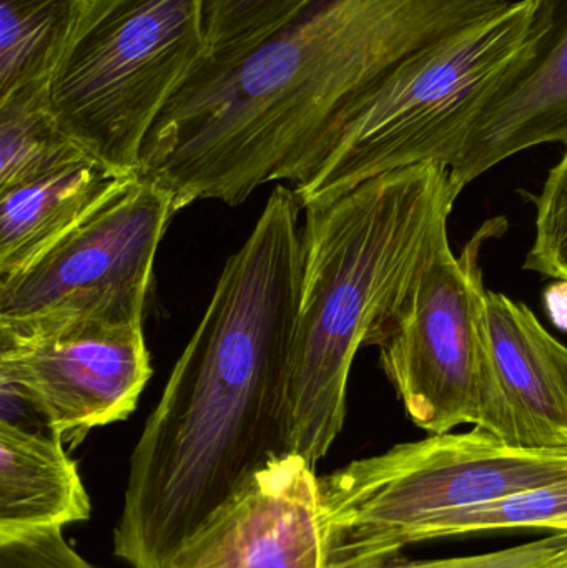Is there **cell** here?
<instances>
[{"label": "cell", "mask_w": 567, "mask_h": 568, "mask_svg": "<svg viewBox=\"0 0 567 568\" xmlns=\"http://www.w3.org/2000/svg\"><path fill=\"white\" fill-rule=\"evenodd\" d=\"M300 212L293 190L275 186L143 426L113 537L130 567L169 568L260 473L298 456L290 383Z\"/></svg>", "instance_id": "1"}, {"label": "cell", "mask_w": 567, "mask_h": 568, "mask_svg": "<svg viewBox=\"0 0 567 568\" xmlns=\"http://www.w3.org/2000/svg\"><path fill=\"white\" fill-rule=\"evenodd\" d=\"M508 0H308L225 62L203 57L146 135L140 175L173 193L242 205L272 182L298 185L340 123L393 73Z\"/></svg>", "instance_id": "2"}, {"label": "cell", "mask_w": 567, "mask_h": 568, "mask_svg": "<svg viewBox=\"0 0 567 568\" xmlns=\"http://www.w3.org/2000/svg\"><path fill=\"white\" fill-rule=\"evenodd\" d=\"M458 196L448 166L429 162L303 209L290 403L298 456L313 466L342 433L356 353L373 346Z\"/></svg>", "instance_id": "3"}, {"label": "cell", "mask_w": 567, "mask_h": 568, "mask_svg": "<svg viewBox=\"0 0 567 568\" xmlns=\"http://www.w3.org/2000/svg\"><path fill=\"white\" fill-rule=\"evenodd\" d=\"M533 0L412 60L340 123L312 172L290 186L306 209L422 163L448 166L499 73L522 49Z\"/></svg>", "instance_id": "4"}, {"label": "cell", "mask_w": 567, "mask_h": 568, "mask_svg": "<svg viewBox=\"0 0 567 568\" xmlns=\"http://www.w3.org/2000/svg\"><path fill=\"white\" fill-rule=\"evenodd\" d=\"M567 480V447L523 449L482 427L432 434L318 477L325 568L393 559L446 510Z\"/></svg>", "instance_id": "5"}, {"label": "cell", "mask_w": 567, "mask_h": 568, "mask_svg": "<svg viewBox=\"0 0 567 568\" xmlns=\"http://www.w3.org/2000/svg\"><path fill=\"white\" fill-rule=\"evenodd\" d=\"M205 53L203 0H90L50 79V110L87 153L139 173L146 135Z\"/></svg>", "instance_id": "6"}, {"label": "cell", "mask_w": 567, "mask_h": 568, "mask_svg": "<svg viewBox=\"0 0 567 568\" xmlns=\"http://www.w3.org/2000/svg\"><path fill=\"white\" fill-rule=\"evenodd\" d=\"M505 230V220H492L456 256L443 226L373 341L409 420L426 433H452L478 419L488 293L479 255Z\"/></svg>", "instance_id": "7"}, {"label": "cell", "mask_w": 567, "mask_h": 568, "mask_svg": "<svg viewBox=\"0 0 567 568\" xmlns=\"http://www.w3.org/2000/svg\"><path fill=\"white\" fill-rule=\"evenodd\" d=\"M180 212L136 173L42 258L0 282V323H143L156 250Z\"/></svg>", "instance_id": "8"}, {"label": "cell", "mask_w": 567, "mask_h": 568, "mask_svg": "<svg viewBox=\"0 0 567 568\" xmlns=\"http://www.w3.org/2000/svg\"><path fill=\"white\" fill-rule=\"evenodd\" d=\"M150 376L143 323H0V387L69 449L126 419Z\"/></svg>", "instance_id": "9"}, {"label": "cell", "mask_w": 567, "mask_h": 568, "mask_svg": "<svg viewBox=\"0 0 567 568\" xmlns=\"http://www.w3.org/2000/svg\"><path fill=\"white\" fill-rule=\"evenodd\" d=\"M567 143V0H533L525 42L486 93L448 162L463 190L509 156Z\"/></svg>", "instance_id": "10"}, {"label": "cell", "mask_w": 567, "mask_h": 568, "mask_svg": "<svg viewBox=\"0 0 567 568\" xmlns=\"http://www.w3.org/2000/svg\"><path fill=\"white\" fill-rule=\"evenodd\" d=\"M169 568H325L315 466L290 456L260 473Z\"/></svg>", "instance_id": "11"}, {"label": "cell", "mask_w": 567, "mask_h": 568, "mask_svg": "<svg viewBox=\"0 0 567 568\" xmlns=\"http://www.w3.org/2000/svg\"><path fill=\"white\" fill-rule=\"evenodd\" d=\"M525 303L486 293L482 396L475 427L523 449L567 447V396Z\"/></svg>", "instance_id": "12"}, {"label": "cell", "mask_w": 567, "mask_h": 568, "mask_svg": "<svg viewBox=\"0 0 567 568\" xmlns=\"http://www.w3.org/2000/svg\"><path fill=\"white\" fill-rule=\"evenodd\" d=\"M136 173L95 156L0 192V282L19 275L105 205Z\"/></svg>", "instance_id": "13"}, {"label": "cell", "mask_w": 567, "mask_h": 568, "mask_svg": "<svg viewBox=\"0 0 567 568\" xmlns=\"http://www.w3.org/2000/svg\"><path fill=\"white\" fill-rule=\"evenodd\" d=\"M89 494L65 444L0 423V539L89 520Z\"/></svg>", "instance_id": "14"}, {"label": "cell", "mask_w": 567, "mask_h": 568, "mask_svg": "<svg viewBox=\"0 0 567 568\" xmlns=\"http://www.w3.org/2000/svg\"><path fill=\"white\" fill-rule=\"evenodd\" d=\"M90 0H0V99L49 87Z\"/></svg>", "instance_id": "15"}, {"label": "cell", "mask_w": 567, "mask_h": 568, "mask_svg": "<svg viewBox=\"0 0 567 568\" xmlns=\"http://www.w3.org/2000/svg\"><path fill=\"white\" fill-rule=\"evenodd\" d=\"M47 89L0 99V192L90 155L60 129Z\"/></svg>", "instance_id": "16"}, {"label": "cell", "mask_w": 567, "mask_h": 568, "mask_svg": "<svg viewBox=\"0 0 567 568\" xmlns=\"http://www.w3.org/2000/svg\"><path fill=\"white\" fill-rule=\"evenodd\" d=\"M503 530L567 534V480L509 494L462 509L446 510L409 530L403 549L415 544Z\"/></svg>", "instance_id": "17"}, {"label": "cell", "mask_w": 567, "mask_h": 568, "mask_svg": "<svg viewBox=\"0 0 567 568\" xmlns=\"http://www.w3.org/2000/svg\"><path fill=\"white\" fill-rule=\"evenodd\" d=\"M308 0H203L206 60L225 62L288 22Z\"/></svg>", "instance_id": "18"}, {"label": "cell", "mask_w": 567, "mask_h": 568, "mask_svg": "<svg viewBox=\"0 0 567 568\" xmlns=\"http://www.w3.org/2000/svg\"><path fill=\"white\" fill-rule=\"evenodd\" d=\"M536 235L525 268L567 284V143L536 202Z\"/></svg>", "instance_id": "19"}, {"label": "cell", "mask_w": 567, "mask_h": 568, "mask_svg": "<svg viewBox=\"0 0 567 568\" xmlns=\"http://www.w3.org/2000/svg\"><path fill=\"white\" fill-rule=\"evenodd\" d=\"M567 546V534H551L535 542L496 552L436 560H398L396 557L345 568H541Z\"/></svg>", "instance_id": "20"}, {"label": "cell", "mask_w": 567, "mask_h": 568, "mask_svg": "<svg viewBox=\"0 0 567 568\" xmlns=\"http://www.w3.org/2000/svg\"><path fill=\"white\" fill-rule=\"evenodd\" d=\"M0 568H97L70 547L62 529L0 539Z\"/></svg>", "instance_id": "21"}, {"label": "cell", "mask_w": 567, "mask_h": 568, "mask_svg": "<svg viewBox=\"0 0 567 568\" xmlns=\"http://www.w3.org/2000/svg\"><path fill=\"white\" fill-rule=\"evenodd\" d=\"M539 341H541L543 351H545L546 359L551 366L553 373L558 377L563 390L567 396V347L565 344L559 343L553 334L545 329V326L539 331Z\"/></svg>", "instance_id": "22"}, {"label": "cell", "mask_w": 567, "mask_h": 568, "mask_svg": "<svg viewBox=\"0 0 567 568\" xmlns=\"http://www.w3.org/2000/svg\"><path fill=\"white\" fill-rule=\"evenodd\" d=\"M541 568H567V546L558 554V556L555 557V559L549 560V562Z\"/></svg>", "instance_id": "23"}]
</instances>
